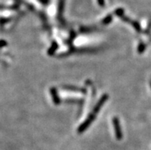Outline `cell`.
Wrapping results in <instances>:
<instances>
[{
	"label": "cell",
	"mask_w": 151,
	"mask_h": 150,
	"mask_svg": "<svg viewBox=\"0 0 151 150\" xmlns=\"http://www.w3.org/2000/svg\"><path fill=\"white\" fill-rule=\"evenodd\" d=\"M95 117H96V114H94V112H91V114L88 116V117L87 118V120H86L84 121V122L81 125V126H80V127L78 128V133H82V132H83L85 130V129H87L88 128V127H89L90 125H91V122L94 120Z\"/></svg>",
	"instance_id": "6da1fadb"
},
{
	"label": "cell",
	"mask_w": 151,
	"mask_h": 150,
	"mask_svg": "<svg viewBox=\"0 0 151 150\" xmlns=\"http://www.w3.org/2000/svg\"><path fill=\"white\" fill-rule=\"evenodd\" d=\"M113 128H114V131H115V135L117 139H121L123 137V133H122L121 129V126H120V122L118 120L117 117H113Z\"/></svg>",
	"instance_id": "7a4b0ae2"
},
{
	"label": "cell",
	"mask_w": 151,
	"mask_h": 150,
	"mask_svg": "<svg viewBox=\"0 0 151 150\" xmlns=\"http://www.w3.org/2000/svg\"><path fill=\"white\" fill-rule=\"evenodd\" d=\"M51 93H52V97L53 98V101L54 103H56V104H58L60 103V99L58 96V93H57V91H56L55 88H54L52 87V89H51Z\"/></svg>",
	"instance_id": "3957f363"
},
{
	"label": "cell",
	"mask_w": 151,
	"mask_h": 150,
	"mask_svg": "<svg viewBox=\"0 0 151 150\" xmlns=\"http://www.w3.org/2000/svg\"><path fill=\"white\" fill-rule=\"evenodd\" d=\"M57 48H58V45H57V43H56V42H53V44H52V47H51V48L48 50V53L49 54H52L55 52V51Z\"/></svg>",
	"instance_id": "277c9868"
},
{
	"label": "cell",
	"mask_w": 151,
	"mask_h": 150,
	"mask_svg": "<svg viewBox=\"0 0 151 150\" xmlns=\"http://www.w3.org/2000/svg\"><path fill=\"white\" fill-rule=\"evenodd\" d=\"M144 49H145V45L143 43H141V45L140 44L139 47H138V52L139 53H142L144 51Z\"/></svg>",
	"instance_id": "5b68a950"
},
{
	"label": "cell",
	"mask_w": 151,
	"mask_h": 150,
	"mask_svg": "<svg viewBox=\"0 0 151 150\" xmlns=\"http://www.w3.org/2000/svg\"><path fill=\"white\" fill-rule=\"evenodd\" d=\"M111 16H108L106 19H104V24H107V23H109L110 22H111Z\"/></svg>",
	"instance_id": "8992f818"
},
{
	"label": "cell",
	"mask_w": 151,
	"mask_h": 150,
	"mask_svg": "<svg viewBox=\"0 0 151 150\" xmlns=\"http://www.w3.org/2000/svg\"><path fill=\"white\" fill-rule=\"evenodd\" d=\"M150 87H151V81H150Z\"/></svg>",
	"instance_id": "52a82bcc"
}]
</instances>
